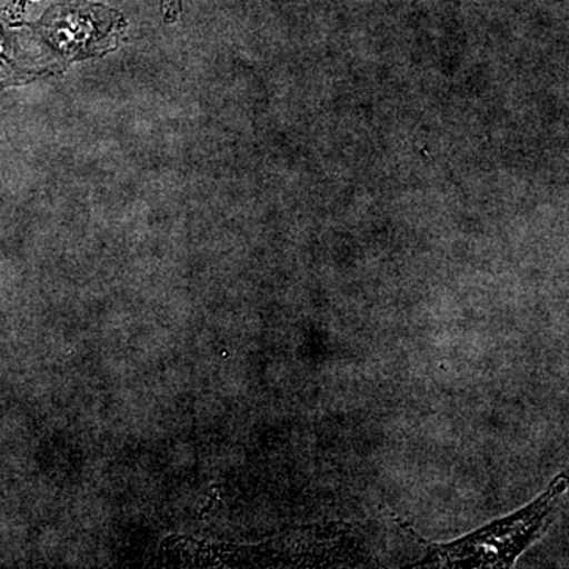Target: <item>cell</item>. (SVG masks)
<instances>
[{"instance_id": "obj_1", "label": "cell", "mask_w": 569, "mask_h": 569, "mask_svg": "<svg viewBox=\"0 0 569 569\" xmlns=\"http://www.w3.org/2000/svg\"><path fill=\"white\" fill-rule=\"evenodd\" d=\"M568 477L561 473L549 489L529 507L508 518L498 519L449 545L426 546L421 567L509 568L531 542L537 541L556 518L560 498L567 492Z\"/></svg>"}, {"instance_id": "obj_2", "label": "cell", "mask_w": 569, "mask_h": 569, "mask_svg": "<svg viewBox=\"0 0 569 569\" xmlns=\"http://www.w3.org/2000/svg\"><path fill=\"white\" fill-rule=\"evenodd\" d=\"M43 29L51 43L69 54L102 51L121 29L116 11L84 0H62L48 11Z\"/></svg>"}, {"instance_id": "obj_3", "label": "cell", "mask_w": 569, "mask_h": 569, "mask_svg": "<svg viewBox=\"0 0 569 569\" xmlns=\"http://www.w3.org/2000/svg\"><path fill=\"white\" fill-rule=\"evenodd\" d=\"M164 20L173 22L182 10V0H160Z\"/></svg>"}]
</instances>
